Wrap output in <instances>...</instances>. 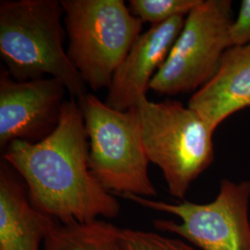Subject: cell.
<instances>
[{
  "label": "cell",
  "mask_w": 250,
  "mask_h": 250,
  "mask_svg": "<svg viewBox=\"0 0 250 250\" xmlns=\"http://www.w3.org/2000/svg\"><path fill=\"white\" fill-rule=\"evenodd\" d=\"M6 161L26 184L30 201L62 224L113 219L121 207L89 166V143L79 102L67 100L60 124L38 143L16 140L4 149Z\"/></svg>",
  "instance_id": "obj_1"
},
{
  "label": "cell",
  "mask_w": 250,
  "mask_h": 250,
  "mask_svg": "<svg viewBox=\"0 0 250 250\" xmlns=\"http://www.w3.org/2000/svg\"><path fill=\"white\" fill-rule=\"evenodd\" d=\"M63 16L58 0H2L0 56L15 80H34L45 75L56 78L80 103L88 93L63 47L67 35Z\"/></svg>",
  "instance_id": "obj_2"
},
{
  "label": "cell",
  "mask_w": 250,
  "mask_h": 250,
  "mask_svg": "<svg viewBox=\"0 0 250 250\" xmlns=\"http://www.w3.org/2000/svg\"><path fill=\"white\" fill-rule=\"evenodd\" d=\"M67 54L84 83L109 88L118 68L141 35L143 21L124 0H62Z\"/></svg>",
  "instance_id": "obj_3"
},
{
  "label": "cell",
  "mask_w": 250,
  "mask_h": 250,
  "mask_svg": "<svg viewBox=\"0 0 250 250\" xmlns=\"http://www.w3.org/2000/svg\"><path fill=\"white\" fill-rule=\"evenodd\" d=\"M144 148L161 169L172 197L184 199L192 183L214 160L213 132L195 110L167 99L139 100Z\"/></svg>",
  "instance_id": "obj_4"
},
{
  "label": "cell",
  "mask_w": 250,
  "mask_h": 250,
  "mask_svg": "<svg viewBox=\"0 0 250 250\" xmlns=\"http://www.w3.org/2000/svg\"><path fill=\"white\" fill-rule=\"evenodd\" d=\"M89 143V166L102 187L120 195L156 197L136 107L119 111L87 94L79 103Z\"/></svg>",
  "instance_id": "obj_5"
},
{
  "label": "cell",
  "mask_w": 250,
  "mask_h": 250,
  "mask_svg": "<svg viewBox=\"0 0 250 250\" xmlns=\"http://www.w3.org/2000/svg\"><path fill=\"white\" fill-rule=\"evenodd\" d=\"M233 21L232 1L201 0L188 14L167 60L153 77L150 89L176 96L204 86L232 46Z\"/></svg>",
  "instance_id": "obj_6"
},
{
  "label": "cell",
  "mask_w": 250,
  "mask_h": 250,
  "mask_svg": "<svg viewBox=\"0 0 250 250\" xmlns=\"http://www.w3.org/2000/svg\"><path fill=\"white\" fill-rule=\"evenodd\" d=\"M138 205L178 217L181 224L156 220L155 228L178 234L202 250H250V181L223 180L213 201L170 204L133 195H120Z\"/></svg>",
  "instance_id": "obj_7"
},
{
  "label": "cell",
  "mask_w": 250,
  "mask_h": 250,
  "mask_svg": "<svg viewBox=\"0 0 250 250\" xmlns=\"http://www.w3.org/2000/svg\"><path fill=\"white\" fill-rule=\"evenodd\" d=\"M68 92L61 81H17L0 69V147L16 140L38 143L60 124Z\"/></svg>",
  "instance_id": "obj_8"
},
{
  "label": "cell",
  "mask_w": 250,
  "mask_h": 250,
  "mask_svg": "<svg viewBox=\"0 0 250 250\" xmlns=\"http://www.w3.org/2000/svg\"><path fill=\"white\" fill-rule=\"evenodd\" d=\"M185 22V17H174L140 35L112 78L105 101L108 107L127 111L146 97L153 77L167 60Z\"/></svg>",
  "instance_id": "obj_9"
},
{
  "label": "cell",
  "mask_w": 250,
  "mask_h": 250,
  "mask_svg": "<svg viewBox=\"0 0 250 250\" xmlns=\"http://www.w3.org/2000/svg\"><path fill=\"white\" fill-rule=\"evenodd\" d=\"M188 106L213 133L227 118L250 107V45L229 47L214 76L193 94Z\"/></svg>",
  "instance_id": "obj_10"
},
{
  "label": "cell",
  "mask_w": 250,
  "mask_h": 250,
  "mask_svg": "<svg viewBox=\"0 0 250 250\" xmlns=\"http://www.w3.org/2000/svg\"><path fill=\"white\" fill-rule=\"evenodd\" d=\"M5 161L0 164V250H41L57 223L27 199Z\"/></svg>",
  "instance_id": "obj_11"
},
{
  "label": "cell",
  "mask_w": 250,
  "mask_h": 250,
  "mask_svg": "<svg viewBox=\"0 0 250 250\" xmlns=\"http://www.w3.org/2000/svg\"><path fill=\"white\" fill-rule=\"evenodd\" d=\"M43 250H128L124 229L106 221L57 224L46 236Z\"/></svg>",
  "instance_id": "obj_12"
},
{
  "label": "cell",
  "mask_w": 250,
  "mask_h": 250,
  "mask_svg": "<svg viewBox=\"0 0 250 250\" xmlns=\"http://www.w3.org/2000/svg\"><path fill=\"white\" fill-rule=\"evenodd\" d=\"M201 0H130L129 9L136 18L152 25L188 15Z\"/></svg>",
  "instance_id": "obj_13"
},
{
  "label": "cell",
  "mask_w": 250,
  "mask_h": 250,
  "mask_svg": "<svg viewBox=\"0 0 250 250\" xmlns=\"http://www.w3.org/2000/svg\"><path fill=\"white\" fill-rule=\"evenodd\" d=\"M128 250H196L186 242L165 235L134 229H124Z\"/></svg>",
  "instance_id": "obj_14"
},
{
  "label": "cell",
  "mask_w": 250,
  "mask_h": 250,
  "mask_svg": "<svg viewBox=\"0 0 250 250\" xmlns=\"http://www.w3.org/2000/svg\"><path fill=\"white\" fill-rule=\"evenodd\" d=\"M232 45H250V0H243L231 28Z\"/></svg>",
  "instance_id": "obj_15"
}]
</instances>
